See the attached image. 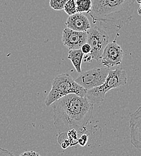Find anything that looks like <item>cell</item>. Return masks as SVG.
<instances>
[{"label": "cell", "instance_id": "obj_1", "mask_svg": "<svg viewBox=\"0 0 141 156\" xmlns=\"http://www.w3.org/2000/svg\"><path fill=\"white\" fill-rule=\"evenodd\" d=\"M54 125L59 133L72 129L83 133L93 117L94 105L86 97L70 94L52 103Z\"/></svg>", "mask_w": 141, "mask_h": 156}, {"label": "cell", "instance_id": "obj_2", "mask_svg": "<svg viewBox=\"0 0 141 156\" xmlns=\"http://www.w3.org/2000/svg\"><path fill=\"white\" fill-rule=\"evenodd\" d=\"M92 7L88 15L93 22L114 26L118 30L133 18L136 0H91Z\"/></svg>", "mask_w": 141, "mask_h": 156}, {"label": "cell", "instance_id": "obj_3", "mask_svg": "<svg viewBox=\"0 0 141 156\" xmlns=\"http://www.w3.org/2000/svg\"><path fill=\"white\" fill-rule=\"evenodd\" d=\"M86 92V90L77 83L71 75L60 74L53 79L51 90L45 99V105L49 106L58 99L70 94L85 97Z\"/></svg>", "mask_w": 141, "mask_h": 156}, {"label": "cell", "instance_id": "obj_4", "mask_svg": "<svg viewBox=\"0 0 141 156\" xmlns=\"http://www.w3.org/2000/svg\"><path fill=\"white\" fill-rule=\"evenodd\" d=\"M86 43L91 48L90 54L84 56V61L90 62L92 59L100 61L102 53L109 43V37L106 32L99 26L91 28L88 31Z\"/></svg>", "mask_w": 141, "mask_h": 156}, {"label": "cell", "instance_id": "obj_5", "mask_svg": "<svg viewBox=\"0 0 141 156\" xmlns=\"http://www.w3.org/2000/svg\"><path fill=\"white\" fill-rule=\"evenodd\" d=\"M109 71V68L108 67H96L81 72L75 80L84 89L88 90L103 85Z\"/></svg>", "mask_w": 141, "mask_h": 156}, {"label": "cell", "instance_id": "obj_6", "mask_svg": "<svg viewBox=\"0 0 141 156\" xmlns=\"http://www.w3.org/2000/svg\"><path fill=\"white\" fill-rule=\"evenodd\" d=\"M124 52L121 46L115 40L109 43L101 56V64L105 67H111L121 64Z\"/></svg>", "mask_w": 141, "mask_h": 156}, {"label": "cell", "instance_id": "obj_7", "mask_svg": "<svg viewBox=\"0 0 141 156\" xmlns=\"http://www.w3.org/2000/svg\"><path fill=\"white\" fill-rule=\"evenodd\" d=\"M87 32H81L65 28L62 33V42L70 50L79 49L86 43Z\"/></svg>", "mask_w": 141, "mask_h": 156}, {"label": "cell", "instance_id": "obj_8", "mask_svg": "<svg viewBox=\"0 0 141 156\" xmlns=\"http://www.w3.org/2000/svg\"><path fill=\"white\" fill-rule=\"evenodd\" d=\"M127 81L126 71L121 68L110 70L104 83L100 85L103 91L106 94L109 90L125 85Z\"/></svg>", "mask_w": 141, "mask_h": 156}, {"label": "cell", "instance_id": "obj_9", "mask_svg": "<svg viewBox=\"0 0 141 156\" xmlns=\"http://www.w3.org/2000/svg\"><path fill=\"white\" fill-rule=\"evenodd\" d=\"M129 130L131 144L141 150V106L130 115Z\"/></svg>", "mask_w": 141, "mask_h": 156}, {"label": "cell", "instance_id": "obj_10", "mask_svg": "<svg viewBox=\"0 0 141 156\" xmlns=\"http://www.w3.org/2000/svg\"><path fill=\"white\" fill-rule=\"evenodd\" d=\"M67 28L72 30L87 32L91 27L87 17L81 13H76L69 16L65 23Z\"/></svg>", "mask_w": 141, "mask_h": 156}, {"label": "cell", "instance_id": "obj_11", "mask_svg": "<svg viewBox=\"0 0 141 156\" xmlns=\"http://www.w3.org/2000/svg\"><path fill=\"white\" fill-rule=\"evenodd\" d=\"M84 54L82 52L81 49H75V50H70L69 52L68 59H69L76 72L79 73L82 72V62L83 59Z\"/></svg>", "mask_w": 141, "mask_h": 156}, {"label": "cell", "instance_id": "obj_12", "mask_svg": "<svg viewBox=\"0 0 141 156\" xmlns=\"http://www.w3.org/2000/svg\"><path fill=\"white\" fill-rule=\"evenodd\" d=\"M76 10L78 13H86L88 14L91 9V0H76Z\"/></svg>", "mask_w": 141, "mask_h": 156}, {"label": "cell", "instance_id": "obj_13", "mask_svg": "<svg viewBox=\"0 0 141 156\" xmlns=\"http://www.w3.org/2000/svg\"><path fill=\"white\" fill-rule=\"evenodd\" d=\"M63 10L69 16H71L78 13L75 0H68L65 3Z\"/></svg>", "mask_w": 141, "mask_h": 156}, {"label": "cell", "instance_id": "obj_14", "mask_svg": "<svg viewBox=\"0 0 141 156\" xmlns=\"http://www.w3.org/2000/svg\"><path fill=\"white\" fill-rule=\"evenodd\" d=\"M68 0H50L49 5L55 10H62Z\"/></svg>", "mask_w": 141, "mask_h": 156}, {"label": "cell", "instance_id": "obj_15", "mask_svg": "<svg viewBox=\"0 0 141 156\" xmlns=\"http://www.w3.org/2000/svg\"><path fill=\"white\" fill-rule=\"evenodd\" d=\"M88 135L83 133L81 136L79 137L78 139V144L82 147H84L85 145H86L88 142Z\"/></svg>", "mask_w": 141, "mask_h": 156}, {"label": "cell", "instance_id": "obj_16", "mask_svg": "<svg viewBox=\"0 0 141 156\" xmlns=\"http://www.w3.org/2000/svg\"><path fill=\"white\" fill-rule=\"evenodd\" d=\"M81 51L82 52L85 54V55H88V54H90L91 53V46L89 44H88L87 43H85L81 48Z\"/></svg>", "mask_w": 141, "mask_h": 156}, {"label": "cell", "instance_id": "obj_17", "mask_svg": "<svg viewBox=\"0 0 141 156\" xmlns=\"http://www.w3.org/2000/svg\"><path fill=\"white\" fill-rule=\"evenodd\" d=\"M0 156H15V155L9 150L0 147Z\"/></svg>", "mask_w": 141, "mask_h": 156}, {"label": "cell", "instance_id": "obj_18", "mask_svg": "<svg viewBox=\"0 0 141 156\" xmlns=\"http://www.w3.org/2000/svg\"><path fill=\"white\" fill-rule=\"evenodd\" d=\"M19 156H41L39 153L33 151H26L23 153H22Z\"/></svg>", "mask_w": 141, "mask_h": 156}]
</instances>
